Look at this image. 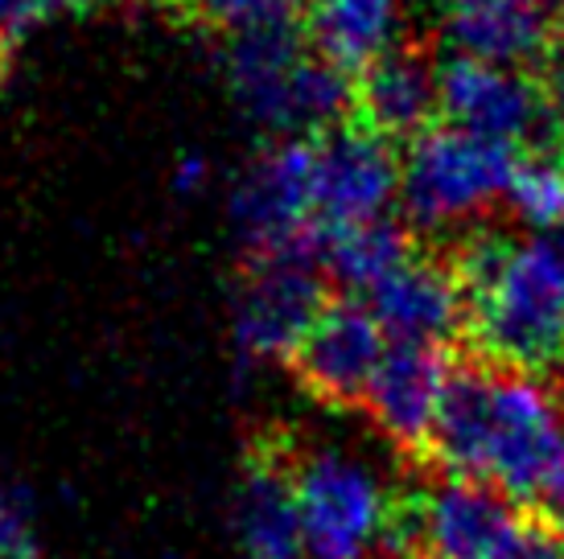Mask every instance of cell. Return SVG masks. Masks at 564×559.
Masks as SVG:
<instances>
[{
    "mask_svg": "<svg viewBox=\"0 0 564 559\" xmlns=\"http://www.w3.org/2000/svg\"><path fill=\"white\" fill-rule=\"evenodd\" d=\"M400 206V161L371 128L293 136L251 161L231 218L256 264H314L334 234L388 222Z\"/></svg>",
    "mask_w": 564,
    "mask_h": 559,
    "instance_id": "cell-1",
    "label": "cell"
},
{
    "mask_svg": "<svg viewBox=\"0 0 564 559\" xmlns=\"http://www.w3.org/2000/svg\"><path fill=\"white\" fill-rule=\"evenodd\" d=\"M454 478L507 497H544L564 469V404L540 374L511 366L462 371L433 432Z\"/></svg>",
    "mask_w": 564,
    "mask_h": 559,
    "instance_id": "cell-2",
    "label": "cell"
},
{
    "mask_svg": "<svg viewBox=\"0 0 564 559\" xmlns=\"http://www.w3.org/2000/svg\"><path fill=\"white\" fill-rule=\"evenodd\" d=\"M462 326L495 366H564V234H486L462 255Z\"/></svg>",
    "mask_w": 564,
    "mask_h": 559,
    "instance_id": "cell-3",
    "label": "cell"
},
{
    "mask_svg": "<svg viewBox=\"0 0 564 559\" xmlns=\"http://www.w3.org/2000/svg\"><path fill=\"white\" fill-rule=\"evenodd\" d=\"M289 478L301 559H379L395 544L400 497L388 465L350 440H317Z\"/></svg>",
    "mask_w": 564,
    "mask_h": 559,
    "instance_id": "cell-4",
    "label": "cell"
},
{
    "mask_svg": "<svg viewBox=\"0 0 564 559\" xmlns=\"http://www.w3.org/2000/svg\"><path fill=\"white\" fill-rule=\"evenodd\" d=\"M223 78L251 124L284 140L338 128L350 103L343 70H334L314 46H301L289 30L231 37L223 50Z\"/></svg>",
    "mask_w": 564,
    "mask_h": 559,
    "instance_id": "cell-5",
    "label": "cell"
},
{
    "mask_svg": "<svg viewBox=\"0 0 564 559\" xmlns=\"http://www.w3.org/2000/svg\"><path fill=\"white\" fill-rule=\"evenodd\" d=\"M516 149L470 136L454 124L424 128L400 156V210L412 227L449 234L502 202Z\"/></svg>",
    "mask_w": 564,
    "mask_h": 559,
    "instance_id": "cell-6",
    "label": "cell"
},
{
    "mask_svg": "<svg viewBox=\"0 0 564 559\" xmlns=\"http://www.w3.org/2000/svg\"><path fill=\"white\" fill-rule=\"evenodd\" d=\"M421 559H540V535L516 497L490 485L445 478L429 485L408 518Z\"/></svg>",
    "mask_w": 564,
    "mask_h": 559,
    "instance_id": "cell-7",
    "label": "cell"
},
{
    "mask_svg": "<svg viewBox=\"0 0 564 559\" xmlns=\"http://www.w3.org/2000/svg\"><path fill=\"white\" fill-rule=\"evenodd\" d=\"M437 108L462 132L516 149L544 120V95L519 66L454 54L437 70Z\"/></svg>",
    "mask_w": 564,
    "mask_h": 559,
    "instance_id": "cell-8",
    "label": "cell"
},
{
    "mask_svg": "<svg viewBox=\"0 0 564 559\" xmlns=\"http://www.w3.org/2000/svg\"><path fill=\"white\" fill-rule=\"evenodd\" d=\"M322 309L326 305L317 296L310 264H256L239 288L231 317L239 354L264 366L297 358Z\"/></svg>",
    "mask_w": 564,
    "mask_h": 559,
    "instance_id": "cell-9",
    "label": "cell"
},
{
    "mask_svg": "<svg viewBox=\"0 0 564 559\" xmlns=\"http://www.w3.org/2000/svg\"><path fill=\"white\" fill-rule=\"evenodd\" d=\"M392 350L367 305H326L297 350V371L305 387L326 404H362L383 354Z\"/></svg>",
    "mask_w": 564,
    "mask_h": 559,
    "instance_id": "cell-10",
    "label": "cell"
},
{
    "mask_svg": "<svg viewBox=\"0 0 564 559\" xmlns=\"http://www.w3.org/2000/svg\"><path fill=\"white\" fill-rule=\"evenodd\" d=\"M454 371L441 346H395L383 354L362 407L392 445H429L449 399Z\"/></svg>",
    "mask_w": 564,
    "mask_h": 559,
    "instance_id": "cell-11",
    "label": "cell"
},
{
    "mask_svg": "<svg viewBox=\"0 0 564 559\" xmlns=\"http://www.w3.org/2000/svg\"><path fill=\"white\" fill-rule=\"evenodd\" d=\"M367 309L395 346H441L462 326V284L449 267L421 260L408 251L404 260L367 288Z\"/></svg>",
    "mask_w": 564,
    "mask_h": 559,
    "instance_id": "cell-12",
    "label": "cell"
},
{
    "mask_svg": "<svg viewBox=\"0 0 564 559\" xmlns=\"http://www.w3.org/2000/svg\"><path fill=\"white\" fill-rule=\"evenodd\" d=\"M441 30L454 54L499 66H523L544 58L552 46V21L511 0H441Z\"/></svg>",
    "mask_w": 564,
    "mask_h": 559,
    "instance_id": "cell-13",
    "label": "cell"
},
{
    "mask_svg": "<svg viewBox=\"0 0 564 559\" xmlns=\"http://www.w3.org/2000/svg\"><path fill=\"white\" fill-rule=\"evenodd\" d=\"M404 0H314L310 37L334 70H371L400 50Z\"/></svg>",
    "mask_w": 564,
    "mask_h": 559,
    "instance_id": "cell-14",
    "label": "cell"
},
{
    "mask_svg": "<svg viewBox=\"0 0 564 559\" xmlns=\"http://www.w3.org/2000/svg\"><path fill=\"white\" fill-rule=\"evenodd\" d=\"M359 103L367 128L383 140L421 136L437 108V70L416 54L395 50L362 75Z\"/></svg>",
    "mask_w": 564,
    "mask_h": 559,
    "instance_id": "cell-15",
    "label": "cell"
},
{
    "mask_svg": "<svg viewBox=\"0 0 564 559\" xmlns=\"http://www.w3.org/2000/svg\"><path fill=\"white\" fill-rule=\"evenodd\" d=\"M236 527L248 559H301L284 469H251L236 502Z\"/></svg>",
    "mask_w": 564,
    "mask_h": 559,
    "instance_id": "cell-16",
    "label": "cell"
},
{
    "mask_svg": "<svg viewBox=\"0 0 564 559\" xmlns=\"http://www.w3.org/2000/svg\"><path fill=\"white\" fill-rule=\"evenodd\" d=\"M502 202L528 234H564V153L516 156Z\"/></svg>",
    "mask_w": 564,
    "mask_h": 559,
    "instance_id": "cell-17",
    "label": "cell"
},
{
    "mask_svg": "<svg viewBox=\"0 0 564 559\" xmlns=\"http://www.w3.org/2000/svg\"><path fill=\"white\" fill-rule=\"evenodd\" d=\"M408 255L404 234L388 222H371V227H355V231L334 234L326 248H322V264L334 272V276L350 284V288H376L379 280L388 276L400 260Z\"/></svg>",
    "mask_w": 564,
    "mask_h": 559,
    "instance_id": "cell-18",
    "label": "cell"
},
{
    "mask_svg": "<svg viewBox=\"0 0 564 559\" xmlns=\"http://www.w3.org/2000/svg\"><path fill=\"white\" fill-rule=\"evenodd\" d=\"M305 4H310V0H198V9H203L215 25L231 30V37L289 30Z\"/></svg>",
    "mask_w": 564,
    "mask_h": 559,
    "instance_id": "cell-19",
    "label": "cell"
},
{
    "mask_svg": "<svg viewBox=\"0 0 564 559\" xmlns=\"http://www.w3.org/2000/svg\"><path fill=\"white\" fill-rule=\"evenodd\" d=\"M0 559H42V527L25 490L0 485Z\"/></svg>",
    "mask_w": 564,
    "mask_h": 559,
    "instance_id": "cell-20",
    "label": "cell"
},
{
    "mask_svg": "<svg viewBox=\"0 0 564 559\" xmlns=\"http://www.w3.org/2000/svg\"><path fill=\"white\" fill-rule=\"evenodd\" d=\"M91 0H0V54L25 42L42 25L58 21L66 13H79Z\"/></svg>",
    "mask_w": 564,
    "mask_h": 559,
    "instance_id": "cell-21",
    "label": "cell"
},
{
    "mask_svg": "<svg viewBox=\"0 0 564 559\" xmlns=\"http://www.w3.org/2000/svg\"><path fill=\"white\" fill-rule=\"evenodd\" d=\"M203 182H206V161H203V156H186V161L177 165V173H173V186L182 189V194L198 189Z\"/></svg>",
    "mask_w": 564,
    "mask_h": 559,
    "instance_id": "cell-22",
    "label": "cell"
},
{
    "mask_svg": "<svg viewBox=\"0 0 564 559\" xmlns=\"http://www.w3.org/2000/svg\"><path fill=\"white\" fill-rule=\"evenodd\" d=\"M544 506H549V518L564 530V469L552 478V485L544 490Z\"/></svg>",
    "mask_w": 564,
    "mask_h": 559,
    "instance_id": "cell-23",
    "label": "cell"
},
{
    "mask_svg": "<svg viewBox=\"0 0 564 559\" xmlns=\"http://www.w3.org/2000/svg\"><path fill=\"white\" fill-rule=\"evenodd\" d=\"M511 4H523V9H532V13L549 17V21L564 17V0H511Z\"/></svg>",
    "mask_w": 564,
    "mask_h": 559,
    "instance_id": "cell-24",
    "label": "cell"
},
{
    "mask_svg": "<svg viewBox=\"0 0 564 559\" xmlns=\"http://www.w3.org/2000/svg\"><path fill=\"white\" fill-rule=\"evenodd\" d=\"M552 116H556V128H561V140H564V75L556 83V99H552Z\"/></svg>",
    "mask_w": 564,
    "mask_h": 559,
    "instance_id": "cell-25",
    "label": "cell"
},
{
    "mask_svg": "<svg viewBox=\"0 0 564 559\" xmlns=\"http://www.w3.org/2000/svg\"><path fill=\"white\" fill-rule=\"evenodd\" d=\"M540 559H564V556H540Z\"/></svg>",
    "mask_w": 564,
    "mask_h": 559,
    "instance_id": "cell-26",
    "label": "cell"
}]
</instances>
